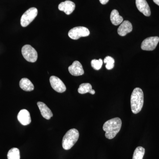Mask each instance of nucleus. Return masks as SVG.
<instances>
[{
  "mask_svg": "<svg viewBox=\"0 0 159 159\" xmlns=\"http://www.w3.org/2000/svg\"><path fill=\"white\" fill-rule=\"evenodd\" d=\"M122 124V120L118 117L106 122L102 127L103 130L106 132V138L108 139H114L120 130Z\"/></svg>",
  "mask_w": 159,
  "mask_h": 159,
  "instance_id": "obj_1",
  "label": "nucleus"
},
{
  "mask_svg": "<svg viewBox=\"0 0 159 159\" xmlns=\"http://www.w3.org/2000/svg\"><path fill=\"white\" fill-rule=\"evenodd\" d=\"M144 104V93L142 89L136 88L134 89L130 97L131 108L132 112L139 113L142 110Z\"/></svg>",
  "mask_w": 159,
  "mask_h": 159,
  "instance_id": "obj_2",
  "label": "nucleus"
},
{
  "mask_svg": "<svg viewBox=\"0 0 159 159\" xmlns=\"http://www.w3.org/2000/svg\"><path fill=\"white\" fill-rule=\"evenodd\" d=\"M79 137V132L76 129H72L68 131L63 138V148L65 150L70 149L77 142Z\"/></svg>",
  "mask_w": 159,
  "mask_h": 159,
  "instance_id": "obj_3",
  "label": "nucleus"
},
{
  "mask_svg": "<svg viewBox=\"0 0 159 159\" xmlns=\"http://www.w3.org/2000/svg\"><path fill=\"white\" fill-rule=\"evenodd\" d=\"M38 14V10L34 7H32L27 10L21 17L20 24L23 27H26L33 21Z\"/></svg>",
  "mask_w": 159,
  "mask_h": 159,
  "instance_id": "obj_4",
  "label": "nucleus"
},
{
  "mask_svg": "<svg viewBox=\"0 0 159 159\" xmlns=\"http://www.w3.org/2000/svg\"><path fill=\"white\" fill-rule=\"evenodd\" d=\"M22 54L23 57L30 62H34L38 58L37 51L31 46L25 45L22 48Z\"/></svg>",
  "mask_w": 159,
  "mask_h": 159,
  "instance_id": "obj_5",
  "label": "nucleus"
},
{
  "mask_svg": "<svg viewBox=\"0 0 159 159\" xmlns=\"http://www.w3.org/2000/svg\"><path fill=\"white\" fill-rule=\"evenodd\" d=\"M89 34L90 31L87 28L81 26L73 28L68 33L69 37L74 40L79 39L80 37H86Z\"/></svg>",
  "mask_w": 159,
  "mask_h": 159,
  "instance_id": "obj_6",
  "label": "nucleus"
},
{
  "mask_svg": "<svg viewBox=\"0 0 159 159\" xmlns=\"http://www.w3.org/2000/svg\"><path fill=\"white\" fill-rule=\"evenodd\" d=\"M159 42V37L157 36L147 38L142 42L141 48L144 51H153L156 48Z\"/></svg>",
  "mask_w": 159,
  "mask_h": 159,
  "instance_id": "obj_7",
  "label": "nucleus"
},
{
  "mask_svg": "<svg viewBox=\"0 0 159 159\" xmlns=\"http://www.w3.org/2000/svg\"><path fill=\"white\" fill-rule=\"evenodd\" d=\"M50 82L52 88L57 93H64L66 89L62 80L56 76H51L50 78Z\"/></svg>",
  "mask_w": 159,
  "mask_h": 159,
  "instance_id": "obj_8",
  "label": "nucleus"
},
{
  "mask_svg": "<svg viewBox=\"0 0 159 159\" xmlns=\"http://www.w3.org/2000/svg\"><path fill=\"white\" fill-rule=\"evenodd\" d=\"M69 72L74 76H79L84 74L82 65L78 61H75L68 68Z\"/></svg>",
  "mask_w": 159,
  "mask_h": 159,
  "instance_id": "obj_9",
  "label": "nucleus"
},
{
  "mask_svg": "<svg viewBox=\"0 0 159 159\" xmlns=\"http://www.w3.org/2000/svg\"><path fill=\"white\" fill-rule=\"evenodd\" d=\"M75 9V4L70 1H66L62 2L58 6L60 11H63L67 15H70Z\"/></svg>",
  "mask_w": 159,
  "mask_h": 159,
  "instance_id": "obj_10",
  "label": "nucleus"
},
{
  "mask_svg": "<svg viewBox=\"0 0 159 159\" xmlns=\"http://www.w3.org/2000/svg\"><path fill=\"white\" fill-rule=\"evenodd\" d=\"M136 5L140 12L146 16H149L151 15L150 7L146 0H136Z\"/></svg>",
  "mask_w": 159,
  "mask_h": 159,
  "instance_id": "obj_11",
  "label": "nucleus"
},
{
  "mask_svg": "<svg viewBox=\"0 0 159 159\" xmlns=\"http://www.w3.org/2000/svg\"><path fill=\"white\" fill-rule=\"evenodd\" d=\"M19 122L24 125H29L31 122V118L29 111L26 109L20 111L17 116Z\"/></svg>",
  "mask_w": 159,
  "mask_h": 159,
  "instance_id": "obj_12",
  "label": "nucleus"
},
{
  "mask_svg": "<svg viewBox=\"0 0 159 159\" xmlns=\"http://www.w3.org/2000/svg\"><path fill=\"white\" fill-rule=\"evenodd\" d=\"M133 27L131 23L128 20L122 22L118 29V33L122 36H125L132 31Z\"/></svg>",
  "mask_w": 159,
  "mask_h": 159,
  "instance_id": "obj_13",
  "label": "nucleus"
},
{
  "mask_svg": "<svg viewBox=\"0 0 159 159\" xmlns=\"http://www.w3.org/2000/svg\"><path fill=\"white\" fill-rule=\"evenodd\" d=\"M37 105L40 111L42 116L45 119L49 120L53 117V114L50 109L44 102H38Z\"/></svg>",
  "mask_w": 159,
  "mask_h": 159,
  "instance_id": "obj_14",
  "label": "nucleus"
},
{
  "mask_svg": "<svg viewBox=\"0 0 159 159\" xmlns=\"http://www.w3.org/2000/svg\"><path fill=\"white\" fill-rule=\"evenodd\" d=\"M20 87L23 90L31 92L34 89V85L28 78H23L20 81Z\"/></svg>",
  "mask_w": 159,
  "mask_h": 159,
  "instance_id": "obj_15",
  "label": "nucleus"
},
{
  "mask_svg": "<svg viewBox=\"0 0 159 159\" xmlns=\"http://www.w3.org/2000/svg\"><path fill=\"white\" fill-rule=\"evenodd\" d=\"M110 19L112 24L114 25H119L123 22V19L119 15V11L116 9H114L111 12Z\"/></svg>",
  "mask_w": 159,
  "mask_h": 159,
  "instance_id": "obj_16",
  "label": "nucleus"
},
{
  "mask_svg": "<svg viewBox=\"0 0 159 159\" xmlns=\"http://www.w3.org/2000/svg\"><path fill=\"white\" fill-rule=\"evenodd\" d=\"M145 153V148L142 146H139L134 152L132 159H143Z\"/></svg>",
  "mask_w": 159,
  "mask_h": 159,
  "instance_id": "obj_17",
  "label": "nucleus"
},
{
  "mask_svg": "<svg viewBox=\"0 0 159 159\" xmlns=\"http://www.w3.org/2000/svg\"><path fill=\"white\" fill-rule=\"evenodd\" d=\"M7 157L8 159H20L19 149L16 148H11L8 152Z\"/></svg>",
  "mask_w": 159,
  "mask_h": 159,
  "instance_id": "obj_18",
  "label": "nucleus"
},
{
  "mask_svg": "<svg viewBox=\"0 0 159 159\" xmlns=\"http://www.w3.org/2000/svg\"><path fill=\"white\" fill-rule=\"evenodd\" d=\"M92 89V86L90 84L83 83L80 85L78 92L79 93L84 94L89 93Z\"/></svg>",
  "mask_w": 159,
  "mask_h": 159,
  "instance_id": "obj_19",
  "label": "nucleus"
},
{
  "mask_svg": "<svg viewBox=\"0 0 159 159\" xmlns=\"http://www.w3.org/2000/svg\"><path fill=\"white\" fill-rule=\"evenodd\" d=\"M103 62L106 64V68L107 70H111L113 68L114 63H115V60L111 56H107L105 57Z\"/></svg>",
  "mask_w": 159,
  "mask_h": 159,
  "instance_id": "obj_20",
  "label": "nucleus"
},
{
  "mask_svg": "<svg viewBox=\"0 0 159 159\" xmlns=\"http://www.w3.org/2000/svg\"><path fill=\"white\" fill-rule=\"evenodd\" d=\"M103 61L101 58L99 60L93 59L91 61V66L94 70H99L102 67Z\"/></svg>",
  "mask_w": 159,
  "mask_h": 159,
  "instance_id": "obj_21",
  "label": "nucleus"
},
{
  "mask_svg": "<svg viewBox=\"0 0 159 159\" xmlns=\"http://www.w3.org/2000/svg\"><path fill=\"white\" fill-rule=\"evenodd\" d=\"M99 2L102 4V5H105L109 2V0H99Z\"/></svg>",
  "mask_w": 159,
  "mask_h": 159,
  "instance_id": "obj_22",
  "label": "nucleus"
},
{
  "mask_svg": "<svg viewBox=\"0 0 159 159\" xmlns=\"http://www.w3.org/2000/svg\"><path fill=\"white\" fill-rule=\"evenodd\" d=\"M154 2L159 6V0H153Z\"/></svg>",
  "mask_w": 159,
  "mask_h": 159,
  "instance_id": "obj_23",
  "label": "nucleus"
},
{
  "mask_svg": "<svg viewBox=\"0 0 159 159\" xmlns=\"http://www.w3.org/2000/svg\"><path fill=\"white\" fill-rule=\"evenodd\" d=\"M89 93H90L92 94V95H94V94H95V91L94 90L92 89L91 90L90 92Z\"/></svg>",
  "mask_w": 159,
  "mask_h": 159,
  "instance_id": "obj_24",
  "label": "nucleus"
}]
</instances>
